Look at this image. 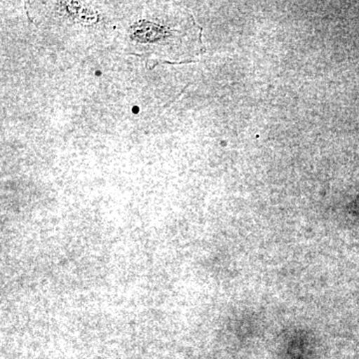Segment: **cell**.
<instances>
[{
	"label": "cell",
	"instance_id": "obj_1",
	"mask_svg": "<svg viewBox=\"0 0 359 359\" xmlns=\"http://www.w3.org/2000/svg\"><path fill=\"white\" fill-rule=\"evenodd\" d=\"M124 44L125 51L145 60L150 69L163 63L191 62L205 51L202 27L192 14L168 4L130 25Z\"/></svg>",
	"mask_w": 359,
	"mask_h": 359
}]
</instances>
